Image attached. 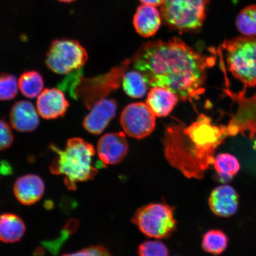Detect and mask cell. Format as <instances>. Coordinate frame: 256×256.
<instances>
[{"mask_svg":"<svg viewBox=\"0 0 256 256\" xmlns=\"http://www.w3.org/2000/svg\"><path fill=\"white\" fill-rule=\"evenodd\" d=\"M178 38L149 42L133 59L134 68L150 87L167 88L182 100H198L204 92L208 68L216 62Z\"/></svg>","mask_w":256,"mask_h":256,"instance_id":"6da1fadb","label":"cell"},{"mask_svg":"<svg viewBox=\"0 0 256 256\" xmlns=\"http://www.w3.org/2000/svg\"><path fill=\"white\" fill-rule=\"evenodd\" d=\"M50 148L56 154L51 162L50 171L54 175L64 176L69 190H76L78 183L91 180L97 175L98 170L92 165L95 150L85 140L72 138L67 140L64 149L54 144Z\"/></svg>","mask_w":256,"mask_h":256,"instance_id":"7a4b0ae2","label":"cell"},{"mask_svg":"<svg viewBox=\"0 0 256 256\" xmlns=\"http://www.w3.org/2000/svg\"><path fill=\"white\" fill-rule=\"evenodd\" d=\"M226 52L229 71L245 88L256 86V38L240 36L226 40Z\"/></svg>","mask_w":256,"mask_h":256,"instance_id":"3957f363","label":"cell"},{"mask_svg":"<svg viewBox=\"0 0 256 256\" xmlns=\"http://www.w3.org/2000/svg\"><path fill=\"white\" fill-rule=\"evenodd\" d=\"M184 130L196 149L200 170L204 175L214 164L218 146L228 136L226 126H214L209 118L200 114L191 126H184Z\"/></svg>","mask_w":256,"mask_h":256,"instance_id":"277c9868","label":"cell"},{"mask_svg":"<svg viewBox=\"0 0 256 256\" xmlns=\"http://www.w3.org/2000/svg\"><path fill=\"white\" fill-rule=\"evenodd\" d=\"M208 0H166L162 17L168 26L180 31L197 30L206 20Z\"/></svg>","mask_w":256,"mask_h":256,"instance_id":"5b68a950","label":"cell"},{"mask_svg":"<svg viewBox=\"0 0 256 256\" xmlns=\"http://www.w3.org/2000/svg\"><path fill=\"white\" fill-rule=\"evenodd\" d=\"M174 210V208L166 204H150L137 210L132 222L149 238H167L174 232L177 226Z\"/></svg>","mask_w":256,"mask_h":256,"instance_id":"8992f818","label":"cell"},{"mask_svg":"<svg viewBox=\"0 0 256 256\" xmlns=\"http://www.w3.org/2000/svg\"><path fill=\"white\" fill-rule=\"evenodd\" d=\"M130 64V60H126L105 74L94 78H86L82 75L76 82L72 98L80 99L90 110L96 102L105 98L120 87L121 79Z\"/></svg>","mask_w":256,"mask_h":256,"instance_id":"52a82bcc","label":"cell"},{"mask_svg":"<svg viewBox=\"0 0 256 256\" xmlns=\"http://www.w3.org/2000/svg\"><path fill=\"white\" fill-rule=\"evenodd\" d=\"M88 60L87 51L78 41L71 40H54L48 50L46 65L58 74H68L82 68Z\"/></svg>","mask_w":256,"mask_h":256,"instance_id":"ba28073f","label":"cell"},{"mask_svg":"<svg viewBox=\"0 0 256 256\" xmlns=\"http://www.w3.org/2000/svg\"><path fill=\"white\" fill-rule=\"evenodd\" d=\"M120 122L124 132L136 139L148 136L156 127L155 114L144 103L128 105L122 112Z\"/></svg>","mask_w":256,"mask_h":256,"instance_id":"9c48e42d","label":"cell"},{"mask_svg":"<svg viewBox=\"0 0 256 256\" xmlns=\"http://www.w3.org/2000/svg\"><path fill=\"white\" fill-rule=\"evenodd\" d=\"M226 94L238 104V111L226 126L228 136L248 133L252 140L256 135V94L251 98H246L245 91L239 94L226 91Z\"/></svg>","mask_w":256,"mask_h":256,"instance_id":"30bf717a","label":"cell"},{"mask_svg":"<svg viewBox=\"0 0 256 256\" xmlns=\"http://www.w3.org/2000/svg\"><path fill=\"white\" fill-rule=\"evenodd\" d=\"M128 150L129 146L124 132L105 134L98 143V158L106 165L117 164L122 162Z\"/></svg>","mask_w":256,"mask_h":256,"instance_id":"8fae6325","label":"cell"},{"mask_svg":"<svg viewBox=\"0 0 256 256\" xmlns=\"http://www.w3.org/2000/svg\"><path fill=\"white\" fill-rule=\"evenodd\" d=\"M90 110L82 126L89 133L99 135L116 115L117 104L114 99L104 98L96 102Z\"/></svg>","mask_w":256,"mask_h":256,"instance_id":"7c38bea8","label":"cell"},{"mask_svg":"<svg viewBox=\"0 0 256 256\" xmlns=\"http://www.w3.org/2000/svg\"><path fill=\"white\" fill-rule=\"evenodd\" d=\"M70 104L62 90L46 88L38 96L37 110L44 120H55L65 115Z\"/></svg>","mask_w":256,"mask_h":256,"instance_id":"4fadbf2b","label":"cell"},{"mask_svg":"<svg viewBox=\"0 0 256 256\" xmlns=\"http://www.w3.org/2000/svg\"><path fill=\"white\" fill-rule=\"evenodd\" d=\"M239 204L238 194L231 186L224 184L214 188L209 198V206L215 215L230 217L236 212Z\"/></svg>","mask_w":256,"mask_h":256,"instance_id":"5bb4252c","label":"cell"},{"mask_svg":"<svg viewBox=\"0 0 256 256\" xmlns=\"http://www.w3.org/2000/svg\"><path fill=\"white\" fill-rule=\"evenodd\" d=\"M12 128L20 132H33L40 124L39 114L31 102L20 100L12 106L10 113Z\"/></svg>","mask_w":256,"mask_h":256,"instance_id":"9a60e30c","label":"cell"},{"mask_svg":"<svg viewBox=\"0 0 256 256\" xmlns=\"http://www.w3.org/2000/svg\"><path fill=\"white\" fill-rule=\"evenodd\" d=\"M16 199L24 206H32L43 196L44 182L39 176L26 174L18 178L14 184Z\"/></svg>","mask_w":256,"mask_h":256,"instance_id":"2e32d148","label":"cell"},{"mask_svg":"<svg viewBox=\"0 0 256 256\" xmlns=\"http://www.w3.org/2000/svg\"><path fill=\"white\" fill-rule=\"evenodd\" d=\"M162 24L161 14L154 6L142 4L134 16V26L137 33L144 38L154 36Z\"/></svg>","mask_w":256,"mask_h":256,"instance_id":"e0dca14e","label":"cell"},{"mask_svg":"<svg viewBox=\"0 0 256 256\" xmlns=\"http://www.w3.org/2000/svg\"><path fill=\"white\" fill-rule=\"evenodd\" d=\"M178 98L169 90L161 87H153L148 92L146 104L156 116H167L171 113Z\"/></svg>","mask_w":256,"mask_h":256,"instance_id":"ac0fdd59","label":"cell"},{"mask_svg":"<svg viewBox=\"0 0 256 256\" xmlns=\"http://www.w3.org/2000/svg\"><path fill=\"white\" fill-rule=\"evenodd\" d=\"M26 226L20 216L5 213L0 215V240L6 243L20 241L26 232Z\"/></svg>","mask_w":256,"mask_h":256,"instance_id":"d6986e66","label":"cell"},{"mask_svg":"<svg viewBox=\"0 0 256 256\" xmlns=\"http://www.w3.org/2000/svg\"><path fill=\"white\" fill-rule=\"evenodd\" d=\"M216 172L218 180L228 183L238 174L240 164L235 156L228 153H222L216 156L213 164Z\"/></svg>","mask_w":256,"mask_h":256,"instance_id":"ffe728a7","label":"cell"},{"mask_svg":"<svg viewBox=\"0 0 256 256\" xmlns=\"http://www.w3.org/2000/svg\"><path fill=\"white\" fill-rule=\"evenodd\" d=\"M18 88L25 97L34 98L43 91L44 81L39 72L28 71L20 76L18 81Z\"/></svg>","mask_w":256,"mask_h":256,"instance_id":"44dd1931","label":"cell"},{"mask_svg":"<svg viewBox=\"0 0 256 256\" xmlns=\"http://www.w3.org/2000/svg\"><path fill=\"white\" fill-rule=\"evenodd\" d=\"M228 238L219 230H211L203 236L202 248L204 250L214 256L222 254L228 246Z\"/></svg>","mask_w":256,"mask_h":256,"instance_id":"7402d4cb","label":"cell"},{"mask_svg":"<svg viewBox=\"0 0 256 256\" xmlns=\"http://www.w3.org/2000/svg\"><path fill=\"white\" fill-rule=\"evenodd\" d=\"M122 86L124 92L132 98H142L147 91L146 82L139 72L130 71L124 73Z\"/></svg>","mask_w":256,"mask_h":256,"instance_id":"603a6c76","label":"cell"},{"mask_svg":"<svg viewBox=\"0 0 256 256\" xmlns=\"http://www.w3.org/2000/svg\"><path fill=\"white\" fill-rule=\"evenodd\" d=\"M236 24L243 36L256 37V4L243 8L236 17Z\"/></svg>","mask_w":256,"mask_h":256,"instance_id":"cb8c5ba5","label":"cell"},{"mask_svg":"<svg viewBox=\"0 0 256 256\" xmlns=\"http://www.w3.org/2000/svg\"><path fill=\"white\" fill-rule=\"evenodd\" d=\"M18 82L14 76L9 74L0 75V100H11L18 94Z\"/></svg>","mask_w":256,"mask_h":256,"instance_id":"d4e9b609","label":"cell"},{"mask_svg":"<svg viewBox=\"0 0 256 256\" xmlns=\"http://www.w3.org/2000/svg\"><path fill=\"white\" fill-rule=\"evenodd\" d=\"M139 256H168V250L164 243L158 240L144 242L138 250Z\"/></svg>","mask_w":256,"mask_h":256,"instance_id":"484cf974","label":"cell"},{"mask_svg":"<svg viewBox=\"0 0 256 256\" xmlns=\"http://www.w3.org/2000/svg\"><path fill=\"white\" fill-rule=\"evenodd\" d=\"M14 140L11 127L5 120L0 119V152L8 148Z\"/></svg>","mask_w":256,"mask_h":256,"instance_id":"4316f807","label":"cell"},{"mask_svg":"<svg viewBox=\"0 0 256 256\" xmlns=\"http://www.w3.org/2000/svg\"><path fill=\"white\" fill-rule=\"evenodd\" d=\"M62 256H112L107 248L103 246H92L76 252L68 254Z\"/></svg>","mask_w":256,"mask_h":256,"instance_id":"83f0119b","label":"cell"},{"mask_svg":"<svg viewBox=\"0 0 256 256\" xmlns=\"http://www.w3.org/2000/svg\"><path fill=\"white\" fill-rule=\"evenodd\" d=\"M142 4L150 5L152 6H162L164 4L166 0H140Z\"/></svg>","mask_w":256,"mask_h":256,"instance_id":"f1b7e54d","label":"cell"},{"mask_svg":"<svg viewBox=\"0 0 256 256\" xmlns=\"http://www.w3.org/2000/svg\"><path fill=\"white\" fill-rule=\"evenodd\" d=\"M58 1L62 2L69 3L74 2L76 0H58Z\"/></svg>","mask_w":256,"mask_h":256,"instance_id":"f546056e","label":"cell"},{"mask_svg":"<svg viewBox=\"0 0 256 256\" xmlns=\"http://www.w3.org/2000/svg\"><path fill=\"white\" fill-rule=\"evenodd\" d=\"M254 140V149L255 151H256V137Z\"/></svg>","mask_w":256,"mask_h":256,"instance_id":"4dcf8cb0","label":"cell"}]
</instances>
